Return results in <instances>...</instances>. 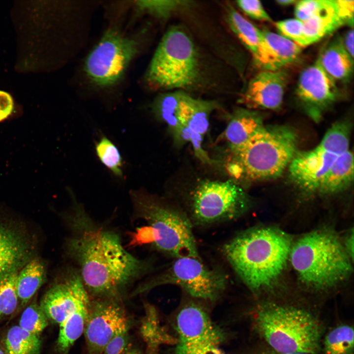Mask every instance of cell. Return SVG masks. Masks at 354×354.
Returning a JSON list of instances; mask_svg holds the SVG:
<instances>
[{
	"mask_svg": "<svg viewBox=\"0 0 354 354\" xmlns=\"http://www.w3.org/2000/svg\"><path fill=\"white\" fill-rule=\"evenodd\" d=\"M71 197L67 254L89 294L98 299L118 298L130 285L151 270L152 264L128 252L117 232L96 222L74 195Z\"/></svg>",
	"mask_w": 354,
	"mask_h": 354,
	"instance_id": "1",
	"label": "cell"
},
{
	"mask_svg": "<svg viewBox=\"0 0 354 354\" xmlns=\"http://www.w3.org/2000/svg\"><path fill=\"white\" fill-rule=\"evenodd\" d=\"M293 244L291 237L274 227L248 229L223 247L224 255L253 293L271 289L283 272Z\"/></svg>",
	"mask_w": 354,
	"mask_h": 354,
	"instance_id": "2",
	"label": "cell"
},
{
	"mask_svg": "<svg viewBox=\"0 0 354 354\" xmlns=\"http://www.w3.org/2000/svg\"><path fill=\"white\" fill-rule=\"evenodd\" d=\"M130 194L134 220L147 224L132 233L134 244L149 243L174 259L199 257L193 226L185 211L143 190H133Z\"/></svg>",
	"mask_w": 354,
	"mask_h": 354,
	"instance_id": "3",
	"label": "cell"
},
{
	"mask_svg": "<svg viewBox=\"0 0 354 354\" xmlns=\"http://www.w3.org/2000/svg\"><path fill=\"white\" fill-rule=\"evenodd\" d=\"M297 138L289 126L265 125L240 148L230 153L226 171L236 182L276 178L297 152Z\"/></svg>",
	"mask_w": 354,
	"mask_h": 354,
	"instance_id": "4",
	"label": "cell"
},
{
	"mask_svg": "<svg viewBox=\"0 0 354 354\" xmlns=\"http://www.w3.org/2000/svg\"><path fill=\"white\" fill-rule=\"evenodd\" d=\"M289 260L299 281L316 290L335 287L352 272L342 241L328 230L312 231L293 243Z\"/></svg>",
	"mask_w": 354,
	"mask_h": 354,
	"instance_id": "5",
	"label": "cell"
},
{
	"mask_svg": "<svg viewBox=\"0 0 354 354\" xmlns=\"http://www.w3.org/2000/svg\"><path fill=\"white\" fill-rule=\"evenodd\" d=\"M254 319L257 330L276 353L317 354L320 350V324L306 310L263 303L255 310Z\"/></svg>",
	"mask_w": 354,
	"mask_h": 354,
	"instance_id": "6",
	"label": "cell"
},
{
	"mask_svg": "<svg viewBox=\"0 0 354 354\" xmlns=\"http://www.w3.org/2000/svg\"><path fill=\"white\" fill-rule=\"evenodd\" d=\"M194 43L180 28H172L162 38L147 73L148 82L165 90H182L193 86L200 76Z\"/></svg>",
	"mask_w": 354,
	"mask_h": 354,
	"instance_id": "7",
	"label": "cell"
},
{
	"mask_svg": "<svg viewBox=\"0 0 354 354\" xmlns=\"http://www.w3.org/2000/svg\"><path fill=\"white\" fill-rule=\"evenodd\" d=\"M249 204L247 194L233 179L206 180L191 192L186 214L193 226H208L238 218Z\"/></svg>",
	"mask_w": 354,
	"mask_h": 354,
	"instance_id": "8",
	"label": "cell"
},
{
	"mask_svg": "<svg viewBox=\"0 0 354 354\" xmlns=\"http://www.w3.org/2000/svg\"><path fill=\"white\" fill-rule=\"evenodd\" d=\"M227 283L223 271L208 266L200 257H183L175 259L163 271L139 284L132 295L171 284L181 288L195 298L213 301L223 293Z\"/></svg>",
	"mask_w": 354,
	"mask_h": 354,
	"instance_id": "9",
	"label": "cell"
},
{
	"mask_svg": "<svg viewBox=\"0 0 354 354\" xmlns=\"http://www.w3.org/2000/svg\"><path fill=\"white\" fill-rule=\"evenodd\" d=\"M350 138L346 128L333 124L314 148L297 151L288 167L292 181L303 191L317 192L322 179L335 160L349 149Z\"/></svg>",
	"mask_w": 354,
	"mask_h": 354,
	"instance_id": "10",
	"label": "cell"
},
{
	"mask_svg": "<svg viewBox=\"0 0 354 354\" xmlns=\"http://www.w3.org/2000/svg\"><path fill=\"white\" fill-rule=\"evenodd\" d=\"M137 51L135 40L109 30L88 55L85 71L98 85H111L121 77Z\"/></svg>",
	"mask_w": 354,
	"mask_h": 354,
	"instance_id": "11",
	"label": "cell"
},
{
	"mask_svg": "<svg viewBox=\"0 0 354 354\" xmlns=\"http://www.w3.org/2000/svg\"><path fill=\"white\" fill-rule=\"evenodd\" d=\"M215 106L212 101L195 98L186 93L177 112L164 120L177 144L189 143L197 157L208 164L214 162L204 149L203 142Z\"/></svg>",
	"mask_w": 354,
	"mask_h": 354,
	"instance_id": "12",
	"label": "cell"
},
{
	"mask_svg": "<svg viewBox=\"0 0 354 354\" xmlns=\"http://www.w3.org/2000/svg\"><path fill=\"white\" fill-rule=\"evenodd\" d=\"M118 299L91 302L84 330L89 354H102L114 336L129 329V322Z\"/></svg>",
	"mask_w": 354,
	"mask_h": 354,
	"instance_id": "13",
	"label": "cell"
},
{
	"mask_svg": "<svg viewBox=\"0 0 354 354\" xmlns=\"http://www.w3.org/2000/svg\"><path fill=\"white\" fill-rule=\"evenodd\" d=\"M296 93L308 114L315 119H319L336 101L338 95L336 82L323 69L318 57L300 73Z\"/></svg>",
	"mask_w": 354,
	"mask_h": 354,
	"instance_id": "14",
	"label": "cell"
},
{
	"mask_svg": "<svg viewBox=\"0 0 354 354\" xmlns=\"http://www.w3.org/2000/svg\"><path fill=\"white\" fill-rule=\"evenodd\" d=\"M88 299L89 294L75 268L62 281L49 288L39 305L48 320L60 324L82 302Z\"/></svg>",
	"mask_w": 354,
	"mask_h": 354,
	"instance_id": "15",
	"label": "cell"
},
{
	"mask_svg": "<svg viewBox=\"0 0 354 354\" xmlns=\"http://www.w3.org/2000/svg\"><path fill=\"white\" fill-rule=\"evenodd\" d=\"M36 247L21 227L0 221V279L18 272L34 258Z\"/></svg>",
	"mask_w": 354,
	"mask_h": 354,
	"instance_id": "16",
	"label": "cell"
},
{
	"mask_svg": "<svg viewBox=\"0 0 354 354\" xmlns=\"http://www.w3.org/2000/svg\"><path fill=\"white\" fill-rule=\"evenodd\" d=\"M287 80L283 69L261 70L249 81L240 102L245 108L255 111L278 109L283 103Z\"/></svg>",
	"mask_w": 354,
	"mask_h": 354,
	"instance_id": "17",
	"label": "cell"
},
{
	"mask_svg": "<svg viewBox=\"0 0 354 354\" xmlns=\"http://www.w3.org/2000/svg\"><path fill=\"white\" fill-rule=\"evenodd\" d=\"M176 321L178 344L188 347L220 345L223 340L221 331L205 310L194 302L184 306Z\"/></svg>",
	"mask_w": 354,
	"mask_h": 354,
	"instance_id": "18",
	"label": "cell"
},
{
	"mask_svg": "<svg viewBox=\"0 0 354 354\" xmlns=\"http://www.w3.org/2000/svg\"><path fill=\"white\" fill-rule=\"evenodd\" d=\"M227 17L231 29L250 52L257 66L261 70H280L262 30L232 7L228 8Z\"/></svg>",
	"mask_w": 354,
	"mask_h": 354,
	"instance_id": "19",
	"label": "cell"
},
{
	"mask_svg": "<svg viewBox=\"0 0 354 354\" xmlns=\"http://www.w3.org/2000/svg\"><path fill=\"white\" fill-rule=\"evenodd\" d=\"M264 126L263 118L257 111L245 108L235 110L223 134L230 153L240 148Z\"/></svg>",
	"mask_w": 354,
	"mask_h": 354,
	"instance_id": "20",
	"label": "cell"
},
{
	"mask_svg": "<svg viewBox=\"0 0 354 354\" xmlns=\"http://www.w3.org/2000/svg\"><path fill=\"white\" fill-rule=\"evenodd\" d=\"M318 58L323 69L335 82L346 81L352 74L353 59L345 49L339 35L326 44Z\"/></svg>",
	"mask_w": 354,
	"mask_h": 354,
	"instance_id": "21",
	"label": "cell"
},
{
	"mask_svg": "<svg viewBox=\"0 0 354 354\" xmlns=\"http://www.w3.org/2000/svg\"><path fill=\"white\" fill-rule=\"evenodd\" d=\"M354 180V156L349 149L335 160L322 179L317 192L330 195L342 191Z\"/></svg>",
	"mask_w": 354,
	"mask_h": 354,
	"instance_id": "22",
	"label": "cell"
},
{
	"mask_svg": "<svg viewBox=\"0 0 354 354\" xmlns=\"http://www.w3.org/2000/svg\"><path fill=\"white\" fill-rule=\"evenodd\" d=\"M303 23L304 33L308 46L344 25L336 13L333 0H327L325 6L321 10Z\"/></svg>",
	"mask_w": 354,
	"mask_h": 354,
	"instance_id": "23",
	"label": "cell"
},
{
	"mask_svg": "<svg viewBox=\"0 0 354 354\" xmlns=\"http://www.w3.org/2000/svg\"><path fill=\"white\" fill-rule=\"evenodd\" d=\"M46 280L44 264L34 258L18 272L16 288L19 301L24 306L35 294Z\"/></svg>",
	"mask_w": 354,
	"mask_h": 354,
	"instance_id": "24",
	"label": "cell"
},
{
	"mask_svg": "<svg viewBox=\"0 0 354 354\" xmlns=\"http://www.w3.org/2000/svg\"><path fill=\"white\" fill-rule=\"evenodd\" d=\"M90 303L89 299L82 302L59 324L57 347L61 354H67L74 342L84 333Z\"/></svg>",
	"mask_w": 354,
	"mask_h": 354,
	"instance_id": "25",
	"label": "cell"
},
{
	"mask_svg": "<svg viewBox=\"0 0 354 354\" xmlns=\"http://www.w3.org/2000/svg\"><path fill=\"white\" fill-rule=\"evenodd\" d=\"M262 31L279 69H283L298 59L302 52V47L280 34L268 30Z\"/></svg>",
	"mask_w": 354,
	"mask_h": 354,
	"instance_id": "26",
	"label": "cell"
},
{
	"mask_svg": "<svg viewBox=\"0 0 354 354\" xmlns=\"http://www.w3.org/2000/svg\"><path fill=\"white\" fill-rule=\"evenodd\" d=\"M41 344L39 335L14 325L6 334L4 351L5 354H39Z\"/></svg>",
	"mask_w": 354,
	"mask_h": 354,
	"instance_id": "27",
	"label": "cell"
},
{
	"mask_svg": "<svg viewBox=\"0 0 354 354\" xmlns=\"http://www.w3.org/2000/svg\"><path fill=\"white\" fill-rule=\"evenodd\" d=\"M354 329L341 324L331 330L324 341V354H353Z\"/></svg>",
	"mask_w": 354,
	"mask_h": 354,
	"instance_id": "28",
	"label": "cell"
},
{
	"mask_svg": "<svg viewBox=\"0 0 354 354\" xmlns=\"http://www.w3.org/2000/svg\"><path fill=\"white\" fill-rule=\"evenodd\" d=\"M95 149L101 162L115 176L123 177L122 158L116 146L107 137L102 136L96 144Z\"/></svg>",
	"mask_w": 354,
	"mask_h": 354,
	"instance_id": "29",
	"label": "cell"
},
{
	"mask_svg": "<svg viewBox=\"0 0 354 354\" xmlns=\"http://www.w3.org/2000/svg\"><path fill=\"white\" fill-rule=\"evenodd\" d=\"M18 272L0 279V321L12 314L18 306L16 282Z\"/></svg>",
	"mask_w": 354,
	"mask_h": 354,
	"instance_id": "30",
	"label": "cell"
},
{
	"mask_svg": "<svg viewBox=\"0 0 354 354\" xmlns=\"http://www.w3.org/2000/svg\"><path fill=\"white\" fill-rule=\"evenodd\" d=\"M48 320L40 305L33 302L22 313L19 325L30 333L39 335L48 326Z\"/></svg>",
	"mask_w": 354,
	"mask_h": 354,
	"instance_id": "31",
	"label": "cell"
},
{
	"mask_svg": "<svg viewBox=\"0 0 354 354\" xmlns=\"http://www.w3.org/2000/svg\"><path fill=\"white\" fill-rule=\"evenodd\" d=\"M186 0H140L136 4L141 10L159 17H167L189 4Z\"/></svg>",
	"mask_w": 354,
	"mask_h": 354,
	"instance_id": "32",
	"label": "cell"
},
{
	"mask_svg": "<svg viewBox=\"0 0 354 354\" xmlns=\"http://www.w3.org/2000/svg\"><path fill=\"white\" fill-rule=\"evenodd\" d=\"M275 26L282 36L293 41L301 47L308 46L303 22L296 18L278 21Z\"/></svg>",
	"mask_w": 354,
	"mask_h": 354,
	"instance_id": "33",
	"label": "cell"
},
{
	"mask_svg": "<svg viewBox=\"0 0 354 354\" xmlns=\"http://www.w3.org/2000/svg\"><path fill=\"white\" fill-rule=\"evenodd\" d=\"M327 0H303L297 1L295 4V18L304 22L321 10L325 5Z\"/></svg>",
	"mask_w": 354,
	"mask_h": 354,
	"instance_id": "34",
	"label": "cell"
},
{
	"mask_svg": "<svg viewBox=\"0 0 354 354\" xmlns=\"http://www.w3.org/2000/svg\"><path fill=\"white\" fill-rule=\"evenodd\" d=\"M238 7L250 18L260 21L271 22L272 19L258 0H239Z\"/></svg>",
	"mask_w": 354,
	"mask_h": 354,
	"instance_id": "35",
	"label": "cell"
},
{
	"mask_svg": "<svg viewBox=\"0 0 354 354\" xmlns=\"http://www.w3.org/2000/svg\"><path fill=\"white\" fill-rule=\"evenodd\" d=\"M130 347L128 329L121 331L114 336L104 348L102 354H122Z\"/></svg>",
	"mask_w": 354,
	"mask_h": 354,
	"instance_id": "36",
	"label": "cell"
},
{
	"mask_svg": "<svg viewBox=\"0 0 354 354\" xmlns=\"http://www.w3.org/2000/svg\"><path fill=\"white\" fill-rule=\"evenodd\" d=\"M336 13L344 24L353 26L354 0H333Z\"/></svg>",
	"mask_w": 354,
	"mask_h": 354,
	"instance_id": "37",
	"label": "cell"
},
{
	"mask_svg": "<svg viewBox=\"0 0 354 354\" xmlns=\"http://www.w3.org/2000/svg\"><path fill=\"white\" fill-rule=\"evenodd\" d=\"M219 346L210 345L188 347L178 343L175 354H222Z\"/></svg>",
	"mask_w": 354,
	"mask_h": 354,
	"instance_id": "38",
	"label": "cell"
},
{
	"mask_svg": "<svg viewBox=\"0 0 354 354\" xmlns=\"http://www.w3.org/2000/svg\"><path fill=\"white\" fill-rule=\"evenodd\" d=\"M14 109V101L7 92L0 90V122L7 119Z\"/></svg>",
	"mask_w": 354,
	"mask_h": 354,
	"instance_id": "39",
	"label": "cell"
},
{
	"mask_svg": "<svg viewBox=\"0 0 354 354\" xmlns=\"http://www.w3.org/2000/svg\"><path fill=\"white\" fill-rule=\"evenodd\" d=\"M354 30H349L345 34L342 41L344 46L350 55L354 59Z\"/></svg>",
	"mask_w": 354,
	"mask_h": 354,
	"instance_id": "40",
	"label": "cell"
},
{
	"mask_svg": "<svg viewBox=\"0 0 354 354\" xmlns=\"http://www.w3.org/2000/svg\"><path fill=\"white\" fill-rule=\"evenodd\" d=\"M342 242L347 253L353 260L354 255V233L353 230L347 235L345 241Z\"/></svg>",
	"mask_w": 354,
	"mask_h": 354,
	"instance_id": "41",
	"label": "cell"
},
{
	"mask_svg": "<svg viewBox=\"0 0 354 354\" xmlns=\"http://www.w3.org/2000/svg\"><path fill=\"white\" fill-rule=\"evenodd\" d=\"M297 0H277L276 2L280 5L288 6L292 4H295Z\"/></svg>",
	"mask_w": 354,
	"mask_h": 354,
	"instance_id": "42",
	"label": "cell"
},
{
	"mask_svg": "<svg viewBox=\"0 0 354 354\" xmlns=\"http://www.w3.org/2000/svg\"><path fill=\"white\" fill-rule=\"evenodd\" d=\"M122 354H141L137 350L135 349H129Z\"/></svg>",
	"mask_w": 354,
	"mask_h": 354,
	"instance_id": "43",
	"label": "cell"
},
{
	"mask_svg": "<svg viewBox=\"0 0 354 354\" xmlns=\"http://www.w3.org/2000/svg\"><path fill=\"white\" fill-rule=\"evenodd\" d=\"M0 354H5L4 351L2 349L0 345Z\"/></svg>",
	"mask_w": 354,
	"mask_h": 354,
	"instance_id": "44",
	"label": "cell"
},
{
	"mask_svg": "<svg viewBox=\"0 0 354 354\" xmlns=\"http://www.w3.org/2000/svg\"><path fill=\"white\" fill-rule=\"evenodd\" d=\"M271 354H277V353H274ZM304 354V353H294V354Z\"/></svg>",
	"mask_w": 354,
	"mask_h": 354,
	"instance_id": "45",
	"label": "cell"
},
{
	"mask_svg": "<svg viewBox=\"0 0 354 354\" xmlns=\"http://www.w3.org/2000/svg\"></svg>",
	"mask_w": 354,
	"mask_h": 354,
	"instance_id": "46",
	"label": "cell"
}]
</instances>
